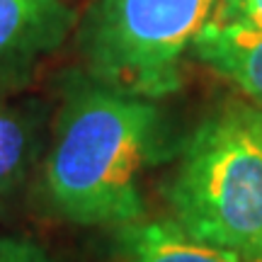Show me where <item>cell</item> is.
<instances>
[{"label": "cell", "instance_id": "1", "mask_svg": "<svg viewBox=\"0 0 262 262\" xmlns=\"http://www.w3.org/2000/svg\"><path fill=\"white\" fill-rule=\"evenodd\" d=\"M160 110L78 68L61 80V104L41 158L51 209L75 226H131L143 219L141 180L156 156Z\"/></svg>", "mask_w": 262, "mask_h": 262}, {"label": "cell", "instance_id": "2", "mask_svg": "<svg viewBox=\"0 0 262 262\" xmlns=\"http://www.w3.org/2000/svg\"><path fill=\"white\" fill-rule=\"evenodd\" d=\"M172 221L196 241L262 262V107L228 102L189 136L168 185Z\"/></svg>", "mask_w": 262, "mask_h": 262}, {"label": "cell", "instance_id": "3", "mask_svg": "<svg viewBox=\"0 0 262 262\" xmlns=\"http://www.w3.org/2000/svg\"><path fill=\"white\" fill-rule=\"evenodd\" d=\"M219 0H93L75 22L83 71L160 100L178 93L182 63Z\"/></svg>", "mask_w": 262, "mask_h": 262}, {"label": "cell", "instance_id": "7", "mask_svg": "<svg viewBox=\"0 0 262 262\" xmlns=\"http://www.w3.org/2000/svg\"><path fill=\"white\" fill-rule=\"evenodd\" d=\"M122 262H248L241 255L196 241L175 221H136L124 226Z\"/></svg>", "mask_w": 262, "mask_h": 262}, {"label": "cell", "instance_id": "5", "mask_svg": "<svg viewBox=\"0 0 262 262\" xmlns=\"http://www.w3.org/2000/svg\"><path fill=\"white\" fill-rule=\"evenodd\" d=\"M49 102L19 90H0V199L27 185L49 143Z\"/></svg>", "mask_w": 262, "mask_h": 262}, {"label": "cell", "instance_id": "9", "mask_svg": "<svg viewBox=\"0 0 262 262\" xmlns=\"http://www.w3.org/2000/svg\"><path fill=\"white\" fill-rule=\"evenodd\" d=\"M0 262H51L49 255L32 241L17 235H0Z\"/></svg>", "mask_w": 262, "mask_h": 262}, {"label": "cell", "instance_id": "8", "mask_svg": "<svg viewBox=\"0 0 262 262\" xmlns=\"http://www.w3.org/2000/svg\"><path fill=\"white\" fill-rule=\"evenodd\" d=\"M211 22L262 32V0H219Z\"/></svg>", "mask_w": 262, "mask_h": 262}, {"label": "cell", "instance_id": "6", "mask_svg": "<svg viewBox=\"0 0 262 262\" xmlns=\"http://www.w3.org/2000/svg\"><path fill=\"white\" fill-rule=\"evenodd\" d=\"M192 51L199 63L233 83L245 97L262 107V32L206 22Z\"/></svg>", "mask_w": 262, "mask_h": 262}, {"label": "cell", "instance_id": "4", "mask_svg": "<svg viewBox=\"0 0 262 262\" xmlns=\"http://www.w3.org/2000/svg\"><path fill=\"white\" fill-rule=\"evenodd\" d=\"M68 0H0V90H19L75 32Z\"/></svg>", "mask_w": 262, "mask_h": 262}]
</instances>
